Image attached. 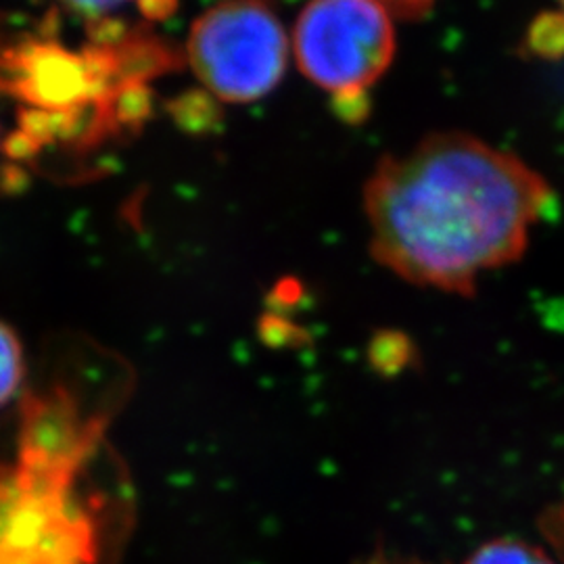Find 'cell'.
Listing matches in <instances>:
<instances>
[{"instance_id":"cell-5","label":"cell","mask_w":564,"mask_h":564,"mask_svg":"<svg viewBox=\"0 0 564 564\" xmlns=\"http://www.w3.org/2000/svg\"><path fill=\"white\" fill-rule=\"evenodd\" d=\"M28 383L20 337L9 324L0 321V408L18 402Z\"/></svg>"},{"instance_id":"cell-3","label":"cell","mask_w":564,"mask_h":564,"mask_svg":"<svg viewBox=\"0 0 564 564\" xmlns=\"http://www.w3.org/2000/svg\"><path fill=\"white\" fill-rule=\"evenodd\" d=\"M186 57L216 99L253 102L284 76L289 42L263 2L226 0L193 23Z\"/></svg>"},{"instance_id":"cell-11","label":"cell","mask_w":564,"mask_h":564,"mask_svg":"<svg viewBox=\"0 0 564 564\" xmlns=\"http://www.w3.org/2000/svg\"><path fill=\"white\" fill-rule=\"evenodd\" d=\"M147 20L160 21L176 9V0H137Z\"/></svg>"},{"instance_id":"cell-12","label":"cell","mask_w":564,"mask_h":564,"mask_svg":"<svg viewBox=\"0 0 564 564\" xmlns=\"http://www.w3.org/2000/svg\"><path fill=\"white\" fill-rule=\"evenodd\" d=\"M381 4H384L387 9H393L395 13L405 15V18H412V15H421L426 11V7L433 2V0H379Z\"/></svg>"},{"instance_id":"cell-6","label":"cell","mask_w":564,"mask_h":564,"mask_svg":"<svg viewBox=\"0 0 564 564\" xmlns=\"http://www.w3.org/2000/svg\"><path fill=\"white\" fill-rule=\"evenodd\" d=\"M464 564H556L540 545L505 538L481 545Z\"/></svg>"},{"instance_id":"cell-7","label":"cell","mask_w":564,"mask_h":564,"mask_svg":"<svg viewBox=\"0 0 564 564\" xmlns=\"http://www.w3.org/2000/svg\"><path fill=\"white\" fill-rule=\"evenodd\" d=\"M527 46L533 55L558 59L564 55V13H544L531 23Z\"/></svg>"},{"instance_id":"cell-4","label":"cell","mask_w":564,"mask_h":564,"mask_svg":"<svg viewBox=\"0 0 564 564\" xmlns=\"http://www.w3.org/2000/svg\"><path fill=\"white\" fill-rule=\"evenodd\" d=\"M293 48L303 76L333 97L366 95L393 61L395 32L379 0H312Z\"/></svg>"},{"instance_id":"cell-8","label":"cell","mask_w":564,"mask_h":564,"mask_svg":"<svg viewBox=\"0 0 564 564\" xmlns=\"http://www.w3.org/2000/svg\"><path fill=\"white\" fill-rule=\"evenodd\" d=\"M172 113L176 121L191 132L207 130L214 121L218 120V111L214 101L205 93H188L172 105Z\"/></svg>"},{"instance_id":"cell-14","label":"cell","mask_w":564,"mask_h":564,"mask_svg":"<svg viewBox=\"0 0 564 564\" xmlns=\"http://www.w3.org/2000/svg\"><path fill=\"white\" fill-rule=\"evenodd\" d=\"M563 7H564V0H563Z\"/></svg>"},{"instance_id":"cell-13","label":"cell","mask_w":564,"mask_h":564,"mask_svg":"<svg viewBox=\"0 0 564 564\" xmlns=\"http://www.w3.org/2000/svg\"><path fill=\"white\" fill-rule=\"evenodd\" d=\"M370 564H393V563H377V561H375V563H370Z\"/></svg>"},{"instance_id":"cell-1","label":"cell","mask_w":564,"mask_h":564,"mask_svg":"<svg viewBox=\"0 0 564 564\" xmlns=\"http://www.w3.org/2000/svg\"><path fill=\"white\" fill-rule=\"evenodd\" d=\"M126 372L61 345L0 421V564H116L130 489L107 429Z\"/></svg>"},{"instance_id":"cell-2","label":"cell","mask_w":564,"mask_h":564,"mask_svg":"<svg viewBox=\"0 0 564 564\" xmlns=\"http://www.w3.org/2000/svg\"><path fill=\"white\" fill-rule=\"evenodd\" d=\"M550 202L535 170L463 132L431 134L383 158L364 186L375 260L408 282L458 295L523 256Z\"/></svg>"},{"instance_id":"cell-10","label":"cell","mask_w":564,"mask_h":564,"mask_svg":"<svg viewBox=\"0 0 564 564\" xmlns=\"http://www.w3.org/2000/svg\"><path fill=\"white\" fill-rule=\"evenodd\" d=\"M335 109L345 121H362L368 113V97L366 95H347V97H333Z\"/></svg>"},{"instance_id":"cell-9","label":"cell","mask_w":564,"mask_h":564,"mask_svg":"<svg viewBox=\"0 0 564 564\" xmlns=\"http://www.w3.org/2000/svg\"><path fill=\"white\" fill-rule=\"evenodd\" d=\"M540 529H542L545 540L564 561V498L558 505L550 506L545 510Z\"/></svg>"}]
</instances>
